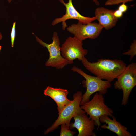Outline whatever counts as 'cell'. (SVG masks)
<instances>
[{"label": "cell", "instance_id": "cell-1", "mask_svg": "<svg viewBox=\"0 0 136 136\" xmlns=\"http://www.w3.org/2000/svg\"><path fill=\"white\" fill-rule=\"evenodd\" d=\"M81 61L84 66L96 76L111 82L117 78L126 66L123 61L117 59H101L91 63L84 57Z\"/></svg>", "mask_w": 136, "mask_h": 136}, {"label": "cell", "instance_id": "cell-2", "mask_svg": "<svg viewBox=\"0 0 136 136\" xmlns=\"http://www.w3.org/2000/svg\"><path fill=\"white\" fill-rule=\"evenodd\" d=\"M71 70L78 73L85 79L82 81V83L83 86L86 88V90L82 95L80 106L89 101L91 95L93 93L98 92L103 95L111 87V82L103 80L96 76L88 75L80 68L74 66Z\"/></svg>", "mask_w": 136, "mask_h": 136}, {"label": "cell", "instance_id": "cell-3", "mask_svg": "<svg viewBox=\"0 0 136 136\" xmlns=\"http://www.w3.org/2000/svg\"><path fill=\"white\" fill-rule=\"evenodd\" d=\"M89 117L94 121L95 125L97 126V129L101 125L100 118L101 116L106 115L113 116V110L105 103L103 95L98 92H96L90 100L81 105Z\"/></svg>", "mask_w": 136, "mask_h": 136}, {"label": "cell", "instance_id": "cell-4", "mask_svg": "<svg viewBox=\"0 0 136 136\" xmlns=\"http://www.w3.org/2000/svg\"><path fill=\"white\" fill-rule=\"evenodd\" d=\"M82 95V92L79 91L73 95V100L66 106L59 114L57 119L53 124L44 132V134L53 131L61 124L65 123L69 125L73 117L76 115L85 113L80 106Z\"/></svg>", "mask_w": 136, "mask_h": 136}, {"label": "cell", "instance_id": "cell-5", "mask_svg": "<svg viewBox=\"0 0 136 136\" xmlns=\"http://www.w3.org/2000/svg\"><path fill=\"white\" fill-rule=\"evenodd\" d=\"M114 87L122 89L123 96L121 105L128 103L129 97L132 90L136 85V63H132L126 66L123 71L117 78Z\"/></svg>", "mask_w": 136, "mask_h": 136}, {"label": "cell", "instance_id": "cell-6", "mask_svg": "<svg viewBox=\"0 0 136 136\" xmlns=\"http://www.w3.org/2000/svg\"><path fill=\"white\" fill-rule=\"evenodd\" d=\"M35 35L37 42L44 47H46L49 52V57L45 63L46 66L62 69L69 64L67 61L61 54L60 40L56 32L53 33L52 42L50 44L45 43Z\"/></svg>", "mask_w": 136, "mask_h": 136}, {"label": "cell", "instance_id": "cell-7", "mask_svg": "<svg viewBox=\"0 0 136 136\" xmlns=\"http://www.w3.org/2000/svg\"><path fill=\"white\" fill-rule=\"evenodd\" d=\"M82 42L74 36L69 37L62 45L60 48L61 54L69 64H72L76 59L81 61L87 54L88 51L83 48Z\"/></svg>", "mask_w": 136, "mask_h": 136}, {"label": "cell", "instance_id": "cell-8", "mask_svg": "<svg viewBox=\"0 0 136 136\" xmlns=\"http://www.w3.org/2000/svg\"><path fill=\"white\" fill-rule=\"evenodd\" d=\"M103 28L98 23L91 22L83 24L78 21L67 28V31L82 42L87 39H94L99 35Z\"/></svg>", "mask_w": 136, "mask_h": 136}, {"label": "cell", "instance_id": "cell-9", "mask_svg": "<svg viewBox=\"0 0 136 136\" xmlns=\"http://www.w3.org/2000/svg\"><path fill=\"white\" fill-rule=\"evenodd\" d=\"M59 1L65 6L66 12L62 17L56 18L53 20L52 23L53 26L62 22V29L65 30L67 26L65 21L67 20H77L78 21L84 24L92 22L96 20L95 16L91 17L85 16L81 15L74 6L72 0H68L67 3H65L64 0H59Z\"/></svg>", "mask_w": 136, "mask_h": 136}, {"label": "cell", "instance_id": "cell-10", "mask_svg": "<svg viewBox=\"0 0 136 136\" xmlns=\"http://www.w3.org/2000/svg\"><path fill=\"white\" fill-rule=\"evenodd\" d=\"M74 123H70V129L76 128L78 130V136H96L93 132L95 129L94 121L84 113L74 116Z\"/></svg>", "mask_w": 136, "mask_h": 136}, {"label": "cell", "instance_id": "cell-11", "mask_svg": "<svg viewBox=\"0 0 136 136\" xmlns=\"http://www.w3.org/2000/svg\"><path fill=\"white\" fill-rule=\"evenodd\" d=\"M68 93L66 89L48 86L44 90V93L45 95L50 97L56 103L59 114L72 101L67 98Z\"/></svg>", "mask_w": 136, "mask_h": 136}, {"label": "cell", "instance_id": "cell-12", "mask_svg": "<svg viewBox=\"0 0 136 136\" xmlns=\"http://www.w3.org/2000/svg\"><path fill=\"white\" fill-rule=\"evenodd\" d=\"M114 11L104 7H99L95 9L94 14L96 20L103 28L108 30L116 25L118 19L114 16Z\"/></svg>", "mask_w": 136, "mask_h": 136}, {"label": "cell", "instance_id": "cell-13", "mask_svg": "<svg viewBox=\"0 0 136 136\" xmlns=\"http://www.w3.org/2000/svg\"><path fill=\"white\" fill-rule=\"evenodd\" d=\"M109 116L104 115L100 117V122L106 123L101 126V128L109 130L115 133L118 136H132L129 132L127 131V128L117 121L115 116H112V119H111Z\"/></svg>", "mask_w": 136, "mask_h": 136}, {"label": "cell", "instance_id": "cell-14", "mask_svg": "<svg viewBox=\"0 0 136 136\" xmlns=\"http://www.w3.org/2000/svg\"><path fill=\"white\" fill-rule=\"evenodd\" d=\"M61 125L60 136H73L76 133L75 132L72 131L70 130L69 125L65 123L62 124Z\"/></svg>", "mask_w": 136, "mask_h": 136}, {"label": "cell", "instance_id": "cell-15", "mask_svg": "<svg viewBox=\"0 0 136 136\" xmlns=\"http://www.w3.org/2000/svg\"><path fill=\"white\" fill-rule=\"evenodd\" d=\"M122 54L129 55L130 56V61H131L136 55V41L133 40V42L131 44L130 49L127 52L123 53Z\"/></svg>", "mask_w": 136, "mask_h": 136}, {"label": "cell", "instance_id": "cell-16", "mask_svg": "<svg viewBox=\"0 0 136 136\" xmlns=\"http://www.w3.org/2000/svg\"><path fill=\"white\" fill-rule=\"evenodd\" d=\"M134 0H107L105 2V4L106 6L118 5L120 3H125Z\"/></svg>", "mask_w": 136, "mask_h": 136}, {"label": "cell", "instance_id": "cell-17", "mask_svg": "<svg viewBox=\"0 0 136 136\" xmlns=\"http://www.w3.org/2000/svg\"><path fill=\"white\" fill-rule=\"evenodd\" d=\"M16 22L15 21L13 23L12 28L11 31V46L12 47H13L15 37L16 35Z\"/></svg>", "mask_w": 136, "mask_h": 136}, {"label": "cell", "instance_id": "cell-18", "mask_svg": "<svg viewBox=\"0 0 136 136\" xmlns=\"http://www.w3.org/2000/svg\"><path fill=\"white\" fill-rule=\"evenodd\" d=\"M128 9L127 6L125 3H123L119 6L118 9L123 13L126 12L127 10Z\"/></svg>", "mask_w": 136, "mask_h": 136}, {"label": "cell", "instance_id": "cell-19", "mask_svg": "<svg viewBox=\"0 0 136 136\" xmlns=\"http://www.w3.org/2000/svg\"><path fill=\"white\" fill-rule=\"evenodd\" d=\"M113 14L115 17L118 19L121 18L122 16L123 13L118 9H117L114 11Z\"/></svg>", "mask_w": 136, "mask_h": 136}, {"label": "cell", "instance_id": "cell-20", "mask_svg": "<svg viewBox=\"0 0 136 136\" xmlns=\"http://www.w3.org/2000/svg\"><path fill=\"white\" fill-rule=\"evenodd\" d=\"M91 1L94 3L97 6H99L100 5V3L98 0H91Z\"/></svg>", "mask_w": 136, "mask_h": 136}, {"label": "cell", "instance_id": "cell-21", "mask_svg": "<svg viewBox=\"0 0 136 136\" xmlns=\"http://www.w3.org/2000/svg\"><path fill=\"white\" fill-rule=\"evenodd\" d=\"M2 38V36L1 33L0 32V40H1Z\"/></svg>", "mask_w": 136, "mask_h": 136}, {"label": "cell", "instance_id": "cell-22", "mask_svg": "<svg viewBox=\"0 0 136 136\" xmlns=\"http://www.w3.org/2000/svg\"><path fill=\"white\" fill-rule=\"evenodd\" d=\"M12 0H7L8 2L9 3H10Z\"/></svg>", "mask_w": 136, "mask_h": 136}, {"label": "cell", "instance_id": "cell-23", "mask_svg": "<svg viewBox=\"0 0 136 136\" xmlns=\"http://www.w3.org/2000/svg\"><path fill=\"white\" fill-rule=\"evenodd\" d=\"M1 48H2V46L0 45V51L1 49Z\"/></svg>", "mask_w": 136, "mask_h": 136}]
</instances>
